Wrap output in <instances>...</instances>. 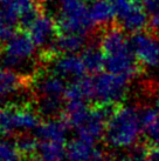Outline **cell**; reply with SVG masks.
Listing matches in <instances>:
<instances>
[{
	"label": "cell",
	"instance_id": "obj_8",
	"mask_svg": "<svg viewBox=\"0 0 159 161\" xmlns=\"http://www.w3.org/2000/svg\"><path fill=\"white\" fill-rule=\"evenodd\" d=\"M133 52L141 66L159 67V40L151 32L135 33L131 38Z\"/></svg>",
	"mask_w": 159,
	"mask_h": 161
},
{
	"label": "cell",
	"instance_id": "obj_3",
	"mask_svg": "<svg viewBox=\"0 0 159 161\" xmlns=\"http://www.w3.org/2000/svg\"><path fill=\"white\" fill-rule=\"evenodd\" d=\"M59 13L56 20L58 33L88 34L94 27L89 15L87 0H55Z\"/></svg>",
	"mask_w": 159,
	"mask_h": 161
},
{
	"label": "cell",
	"instance_id": "obj_9",
	"mask_svg": "<svg viewBox=\"0 0 159 161\" xmlns=\"http://www.w3.org/2000/svg\"><path fill=\"white\" fill-rule=\"evenodd\" d=\"M26 32L34 41L36 47H49L58 34L56 20L52 18L49 14L40 11L39 14L26 28Z\"/></svg>",
	"mask_w": 159,
	"mask_h": 161
},
{
	"label": "cell",
	"instance_id": "obj_4",
	"mask_svg": "<svg viewBox=\"0 0 159 161\" xmlns=\"http://www.w3.org/2000/svg\"><path fill=\"white\" fill-rule=\"evenodd\" d=\"M129 79L106 71L91 78V101L96 105H117L128 93Z\"/></svg>",
	"mask_w": 159,
	"mask_h": 161
},
{
	"label": "cell",
	"instance_id": "obj_14",
	"mask_svg": "<svg viewBox=\"0 0 159 161\" xmlns=\"http://www.w3.org/2000/svg\"><path fill=\"white\" fill-rule=\"evenodd\" d=\"M100 153L95 148V143L77 136L66 146V159L68 161H90Z\"/></svg>",
	"mask_w": 159,
	"mask_h": 161
},
{
	"label": "cell",
	"instance_id": "obj_20",
	"mask_svg": "<svg viewBox=\"0 0 159 161\" xmlns=\"http://www.w3.org/2000/svg\"><path fill=\"white\" fill-rule=\"evenodd\" d=\"M17 23L13 21L3 9L0 8V42H5L8 38L13 36L14 27Z\"/></svg>",
	"mask_w": 159,
	"mask_h": 161
},
{
	"label": "cell",
	"instance_id": "obj_24",
	"mask_svg": "<svg viewBox=\"0 0 159 161\" xmlns=\"http://www.w3.org/2000/svg\"><path fill=\"white\" fill-rule=\"evenodd\" d=\"M149 30L156 36H159V14L151 15L149 19Z\"/></svg>",
	"mask_w": 159,
	"mask_h": 161
},
{
	"label": "cell",
	"instance_id": "obj_15",
	"mask_svg": "<svg viewBox=\"0 0 159 161\" xmlns=\"http://www.w3.org/2000/svg\"><path fill=\"white\" fill-rule=\"evenodd\" d=\"M89 15L94 25L105 27L111 25L116 18L114 6L110 0H89Z\"/></svg>",
	"mask_w": 159,
	"mask_h": 161
},
{
	"label": "cell",
	"instance_id": "obj_2",
	"mask_svg": "<svg viewBox=\"0 0 159 161\" xmlns=\"http://www.w3.org/2000/svg\"><path fill=\"white\" fill-rule=\"evenodd\" d=\"M141 128V111L118 103L106 120L104 138L111 148L126 149L136 145Z\"/></svg>",
	"mask_w": 159,
	"mask_h": 161
},
{
	"label": "cell",
	"instance_id": "obj_21",
	"mask_svg": "<svg viewBox=\"0 0 159 161\" xmlns=\"http://www.w3.org/2000/svg\"><path fill=\"white\" fill-rule=\"evenodd\" d=\"M143 130H145L146 142L149 146H156L159 147V114L155 120L151 122L150 125L144 127Z\"/></svg>",
	"mask_w": 159,
	"mask_h": 161
},
{
	"label": "cell",
	"instance_id": "obj_16",
	"mask_svg": "<svg viewBox=\"0 0 159 161\" xmlns=\"http://www.w3.org/2000/svg\"><path fill=\"white\" fill-rule=\"evenodd\" d=\"M38 7V0H0V8L17 24L21 17Z\"/></svg>",
	"mask_w": 159,
	"mask_h": 161
},
{
	"label": "cell",
	"instance_id": "obj_23",
	"mask_svg": "<svg viewBox=\"0 0 159 161\" xmlns=\"http://www.w3.org/2000/svg\"><path fill=\"white\" fill-rule=\"evenodd\" d=\"M119 161H147L146 158V149L145 151H136V152L130 153L129 155L124 157Z\"/></svg>",
	"mask_w": 159,
	"mask_h": 161
},
{
	"label": "cell",
	"instance_id": "obj_11",
	"mask_svg": "<svg viewBox=\"0 0 159 161\" xmlns=\"http://www.w3.org/2000/svg\"><path fill=\"white\" fill-rule=\"evenodd\" d=\"M70 126L62 116L49 118L44 122H41L35 130V135L42 141H55L64 143L68 136Z\"/></svg>",
	"mask_w": 159,
	"mask_h": 161
},
{
	"label": "cell",
	"instance_id": "obj_28",
	"mask_svg": "<svg viewBox=\"0 0 159 161\" xmlns=\"http://www.w3.org/2000/svg\"><path fill=\"white\" fill-rule=\"evenodd\" d=\"M157 109H158V112H159V100L157 101Z\"/></svg>",
	"mask_w": 159,
	"mask_h": 161
},
{
	"label": "cell",
	"instance_id": "obj_26",
	"mask_svg": "<svg viewBox=\"0 0 159 161\" xmlns=\"http://www.w3.org/2000/svg\"><path fill=\"white\" fill-rule=\"evenodd\" d=\"M29 161H48V160L44 159V157L39 155V154H35V155H33V157L29 158Z\"/></svg>",
	"mask_w": 159,
	"mask_h": 161
},
{
	"label": "cell",
	"instance_id": "obj_7",
	"mask_svg": "<svg viewBox=\"0 0 159 161\" xmlns=\"http://www.w3.org/2000/svg\"><path fill=\"white\" fill-rule=\"evenodd\" d=\"M119 26L126 32L138 33L149 26L147 12L141 0H110Z\"/></svg>",
	"mask_w": 159,
	"mask_h": 161
},
{
	"label": "cell",
	"instance_id": "obj_25",
	"mask_svg": "<svg viewBox=\"0 0 159 161\" xmlns=\"http://www.w3.org/2000/svg\"><path fill=\"white\" fill-rule=\"evenodd\" d=\"M146 158H147V161H159V147L147 146Z\"/></svg>",
	"mask_w": 159,
	"mask_h": 161
},
{
	"label": "cell",
	"instance_id": "obj_22",
	"mask_svg": "<svg viewBox=\"0 0 159 161\" xmlns=\"http://www.w3.org/2000/svg\"><path fill=\"white\" fill-rule=\"evenodd\" d=\"M149 15L159 14V0H141Z\"/></svg>",
	"mask_w": 159,
	"mask_h": 161
},
{
	"label": "cell",
	"instance_id": "obj_6",
	"mask_svg": "<svg viewBox=\"0 0 159 161\" xmlns=\"http://www.w3.org/2000/svg\"><path fill=\"white\" fill-rule=\"evenodd\" d=\"M40 124V118L34 109L26 105H13L3 111L0 133L4 135H11L14 132L26 133L35 130Z\"/></svg>",
	"mask_w": 159,
	"mask_h": 161
},
{
	"label": "cell",
	"instance_id": "obj_29",
	"mask_svg": "<svg viewBox=\"0 0 159 161\" xmlns=\"http://www.w3.org/2000/svg\"><path fill=\"white\" fill-rule=\"evenodd\" d=\"M158 88H159V85H158Z\"/></svg>",
	"mask_w": 159,
	"mask_h": 161
},
{
	"label": "cell",
	"instance_id": "obj_27",
	"mask_svg": "<svg viewBox=\"0 0 159 161\" xmlns=\"http://www.w3.org/2000/svg\"><path fill=\"white\" fill-rule=\"evenodd\" d=\"M3 111H4V109H1V108H0V125H1V118H3Z\"/></svg>",
	"mask_w": 159,
	"mask_h": 161
},
{
	"label": "cell",
	"instance_id": "obj_18",
	"mask_svg": "<svg viewBox=\"0 0 159 161\" xmlns=\"http://www.w3.org/2000/svg\"><path fill=\"white\" fill-rule=\"evenodd\" d=\"M36 154L44 157L48 161H63L66 158V146L62 142L40 140Z\"/></svg>",
	"mask_w": 159,
	"mask_h": 161
},
{
	"label": "cell",
	"instance_id": "obj_5",
	"mask_svg": "<svg viewBox=\"0 0 159 161\" xmlns=\"http://www.w3.org/2000/svg\"><path fill=\"white\" fill-rule=\"evenodd\" d=\"M35 51L36 45L27 32H15L4 42L1 49L3 65L17 71L33 58Z\"/></svg>",
	"mask_w": 159,
	"mask_h": 161
},
{
	"label": "cell",
	"instance_id": "obj_17",
	"mask_svg": "<svg viewBox=\"0 0 159 161\" xmlns=\"http://www.w3.org/2000/svg\"><path fill=\"white\" fill-rule=\"evenodd\" d=\"M81 57L87 67V71L90 74H97L104 68V54L101 47L96 45L85 46L81 52Z\"/></svg>",
	"mask_w": 159,
	"mask_h": 161
},
{
	"label": "cell",
	"instance_id": "obj_19",
	"mask_svg": "<svg viewBox=\"0 0 159 161\" xmlns=\"http://www.w3.org/2000/svg\"><path fill=\"white\" fill-rule=\"evenodd\" d=\"M39 139L27 134H21L15 140V146L18 148L20 155L25 158H31L35 155L39 148Z\"/></svg>",
	"mask_w": 159,
	"mask_h": 161
},
{
	"label": "cell",
	"instance_id": "obj_13",
	"mask_svg": "<svg viewBox=\"0 0 159 161\" xmlns=\"http://www.w3.org/2000/svg\"><path fill=\"white\" fill-rule=\"evenodd\" d=\"M36 93L40 97H59L64 98L67 86L64 84V79L56 73L44 74L36 79L35 84Z\"/></svg>",
	"mask_w": 159,
	"mask_h": 161
},
{
	"label": "cell",
	"instance_id": "obj_1",
	"mask_svg": "<svg viewBox=\"0 0 159 161\" xmlns=\"http://www.w3.org/2000/svg\"><path fill=\"white\" fill-rule=\"evenodd\" d=\"M100 47L104 54V68L110 73L132 79L143 67L133 52L131 40L119 25L103 27Z\"/></svg>",
	"mask_w": 159,
	"mask_h": 161
},
{
	"label": "cell",
	"instance_id": "obj_12",
	"mask_svg": "<svg viewBox=\"0 0 159 161\" xmlns=\"http://www.w3.org/2000/svg\"><path fill=\"white\" fill-rule=\"evenodd\" d=\"M31 76L20 74L8 67L0 66V98L9 97L28 86Z\"/></svg>",
	"mask_w": 159,
	"mask_h": 161
},
{
	"label": "cell",
	"instance_id": "obj_10",
	"mask_svg": "<svg viewBox=\"0 0 159 161\" xmlns=\"http://www.w3.org/2000/svg\"><path fill=\"white\" fill-rule=\"evenodd\" d=\"M49 60L52 61L54 73L59 74L63 79H70L71 81H74L85 76V74L88 73L81 54H56Z\"/></svg>",
	"mask_w": 159,
	"mask_h": 161
}]
</instances>
